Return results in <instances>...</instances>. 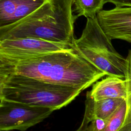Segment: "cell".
<instances>
[{
    "label": "cell",
    "mask_w": 131,
    "mask_h": 131,
    "mask_svg": "<svg viewBox=\"0 0 131 131\" xmlns=\"http://www.w3.org/2000/svg\"><path fill=\"white\" fill-rule=\"evenodd\" d=\"M0 75H21L83 90L106 75L74 49L35 55L0 54Z\"/></svg>",
    "instance_id": "obj_1"
},
{
    "label": "cell",
    "mask_w": 131,
    "mask_h": 131,
    "mask_svg": "<svg viewBox=\"0 0 131 131\" xmlns=\"http://www.w3.org/2000/svg\"><path fill=\"white\" fill-rule=\"evenodd\" d=\"M74 0H47L34 12L11 25L0 27V41L32 38L73 46Z\"/></svg>",
    "instance_id": "obj_2"
},
{
    "label": "cell",
    "mask_w": 131,
    "mask_h": 131,
    "mask_svg": "<svg viewBox=\"0 0 131 131\" xmlns=\"http://www.w3.org/2000/svg\"><path fill=\"white\" fill-rule=\"evenodd\" d=\"M83 89L61 85L18 75H0V99L60 109Z\"/></svg>",
    "instance_id": "obj_3"
},
{
    "label": "cell",
    "mask_w": 131,
    "mask_h": 131,
    "mask_svg": "<svg viewBox=\"0 0 131 131\" xmlns=\"http://www.w3.org/2000/svg\"><path fill=\"white\" fill-rule=\"evenodd\" d=\"M73 47L82 57L107 76L125 78L126 59L114 48L111 40L100 28L96 17L88 18L81 36Z\"/></svg>",
    "instance_id": "obj_4"
},
{
    "label": "cell",
    "mask_w": 131,
    "mask_h": 131,
    "mask_svg": "<svg viewBox=\"0 0 131 131\" xmlns=\"http://www.w3.org/2000/svg\"><path fill=\"white\" fill-rule=\"evenodd\" d=\"M0 130L28 128L42 122L54 109L0 99Z\"/></svg>",
    "instance_id": "obj_5"
},
{
    "label": "cell",
    "mask_w": 131,
    "mask_h": 131,
    "mask_svg": "<svg viewBox=\"0 0 131 131\" xmlns=\"http://www.w3.org/2000/svg\"><path fill=\"white\" fill-rule=\"evenodd\" d=\"M96 18L111 40L120 39L131 42V7L102 10L97 14Z\"/></svg>",
    "instance_id": "obj_6"
},
{
    "label": "cell",
    "mask_w": 131,
    "mask_h": 131,
    "mask_svg": "<svg viewBox=\"0 0 131 131\" xmlns=\"http://www.w3.org/2000/svg\"><path fill=\"white\" fill-rule=\"evenodd\" d=\"M72 49L70 44L32 38L0 41V54L5 55H35Z\"/></svg>",
    "instance_id": "obj_7"
},
{
    "label": "cell",
    "mask_w": 131,
    "mask_h": 131,
    "mask_svg": "<svg viewBox=\"0 0 131 131\" xmlns=\"http://www.w3.org/2000/svg\"><path fill=\"white\" fill-rule=\"evenodd\" d=\"M47 0H0V27L13 24L29 15Z\"/></svg>",
    "instance_id": "obj_8"
},
{
    "label": "cell",
    "mask_w": 131,
    "mask_h": 131,
    "mask_svg": "<svg viewBox=\"0 0 131 131\" xmlns=\"http://www.w3.org/2000/svg\"><path fill=\"white\" fill-rule=\"evenodd\" d=\"M95 101L110 98L127 99V88L124 79L107 76L100 81L95 82L89 91Z\"/></svg>",
    "instance_id": "obj_9"
},
{
    "label": "cell",
    "mask_w": 131,
    "mask_h": 131,
    "mask_svg": "<svg viewBox=\"0 0 131 131\" xmlns=\"http://www.w3.org/2000/svg\"><path fill=\"white\" fill-rule=\"evenodd\" d=\"M125 100L120 98H110L99 101H95L88 91L85 101L86 116L90 122L94 119H107L118 109Z\"/></svg>",
    "instance_id": "obj_10"
},
{
    "label": "cell",
    "mask_w": 131,
    "mask_h": 131,
    "mask_svg": "<svg viewBox=\"0 0 131 131\" xmlns=\"http://www.w3.org/2000/svg\"><path fill=\"white\" fill-rule=\"evenodd\" d=\"M107 3V0H74V11L78 17L84 16L87 18H94Z\"/></svg>",
    "instance_id": "obj_11"
},
{
    "label": "cell",
    "mask_w": 131,
    "mask_h": 131,
    "mask_svg": "<svg viewBox=\"0 0 131 131\" xmlns=\"http://www.w3.org/2000/svg\"><path fill=\"white\" fill-rule=\"evenodd\" d=\"M126 59L125 80L127 88L126 111L123 123L119 131H131V49L129 50Z\"/></svg>",
    "instance_id": "obj_12"
},
{
    "label": "cell",
    "mask_w": 131,
    "mask_h": 131,
    "mask_svg": "<svg viewBox=\"0 0 131 131\" xmlns=\"http://www.w3.org/2000/svg\"><path fill=\"white\" fill-rule=\"evenodd\" d=\"M126 111V102L124 101L116 112L108 119L102 131H119L121 128Z\"/></svg>",
    "instance_id": "obj_13"
},
{
    "label": "cell",
    "mask_w": 131,
    "mask_h": 131,
    "mask_svg": "<svg viewBox=\"0 0 131 131\" xmlns=\"http://www.w3.org/2000/svg\"><path fill=\"white\" fill-rule=\"evenodd\" d=\"M116 7H131V0H107Z\"/></svg>",
    "instance_id": "obj_14"
},
{
    "label": "cell",
    "mask_w": 131,
    "mask_h": 131,
    "mask_svg": "<svg viewBox=\"0 0 131 131\" xmlns=\"http://www.w3.org/2000/svg\"><path fill=\"white\" fill-rule=\"evenodd\" d=\"M89 123H90V120L86 116L84 115L81 125H80L78 129L76 131H87Z\"/></svg>",
    "instance_id": "obj_15"
}]
</instances>
